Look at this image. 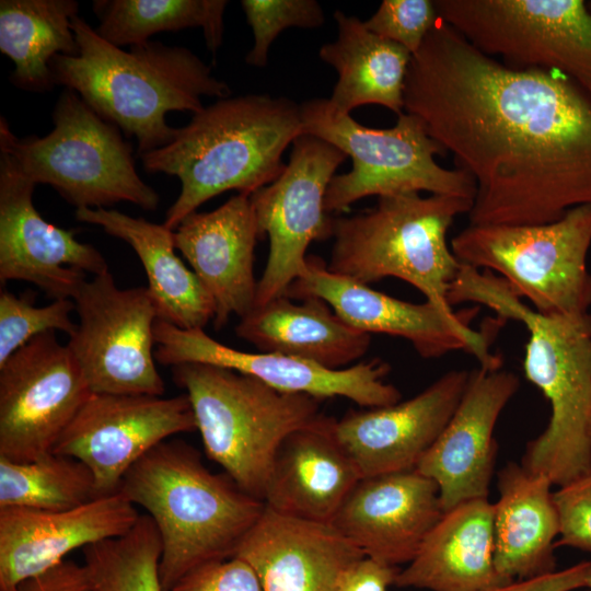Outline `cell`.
Masks as SVG:
<instances>
[{
    "label": "cell",
    "instance_id": "obj_1",
    "mask_svg": "<svg viewBox=\"0 0 591 591\" xmlns=\"http://www.w3.org/2000/svg\"><path fill=\"white\" fill-rule=\"evenodd\" d=\"M404 112L474 179L470 224H546L591 204V100L558 71L509 68L440 19L412 55Z\"/></svg>",
    "mask_w": 591,
    "mask_h": 591
},
{
    "label": "cell",
    "instance_id": "obj_2",
    "mask_svg": "<svg viewBox=\"0 0 591 591\" xmlns=\"http://www.w3.org/2000/svg\"><path fill=\"white\" fill-rule=\"evenodd\" d=\"M449 304L475 303L529 333L523 370L549 402L545 430L525 448L521 465L565 487L591 474V314L544 315L524 303L499 276L462 267Z\"/></svg>",
    "mask_w": 591,
    "mask_h": 591
},
{
    "label": "cell",
    "instance_id": "obj_3",
    "mask_svg": "<svg viewBox=\"0 0 591 591\" xmlns=\"http://www.w3.org/2000/svg\"><path fill=\"white\" fill-rule=\"evenodd\" d=\"M72 30L77 56L50 60L56 85L77 92L102 118L137 140L138 155L172 141L169 112L199 113L204 96L224 99L229 85L190 49L148 40L129 50L109 44L77 15Z\"/></svg>",
    "mask_w": 591,
    "mask_h": 591
},
{
    "label": "cell",
    "instance_id": "obj_4",
    "mask_svg": "<svg viewBox=\"0 0 591 591\" xmlns=\"http://www.w3.org/2000/svg\"><path fill=\"white\" fill-rule=\"evenodd\" d=\"M302 135L301 107L287 97L219 99L193 114L167 144L139 155L144 171L179 178L163 224L175 230L197 208L228 190L251 196L285 170L282 153Z\"/></svg>",
    "mask_w": 591,
    "mask_h": 591
},
{
    "label": "cell",
    "instance_id": "obj_5",
    "mask_svg": "<svg viewBox=\"0 0 591 591\" xmlns=\"http://www.w3.org/2000/svg\"><path fill=\"white\" fill-rule=\"evenodd\" d=\"M118 493L157 525L163 591L201 565L233 557L265 508L225 473H211L181 440L150 450L126 473Z\"/></svg>",
    "mask_w": 591,
    "mask_h": 591
},
{
    "label": "cell",
    "instance_id": "obj_6",
    "mask_svg": "<svg viewBox=\"0 0 591 591\" xmlns=\"http://www.w3.org/2000/svg\"><path fill=\"white\" fill-rule=\"evenodd\" d=\"M473 200L419 193L381 196L374 208L334 218L327 268L368 285L393 277L418 289L427 301L453 311L448 294L462 263L448 244L454 219Z\"/></svg>",
    "mask_w": 591,
    "mask_h": 591
},
{
    "label": "cell",
    "instance_id": "obj_7",
    "mask_svg": "<svg viewBox=\"0 0 591 591\" xmlns=\"http://www.w3.org/2000/svg\"><path fill=\"white\" fill-rule=\"evenodd\" d=\"M172 372L186 391L207 455L241 490L264 501L278 448L321 416V401L210 364L182 363Z\"/></svg>",
    "mask_w": 591,
    "mask_h": 591
},
{
    "label": "cell",
    "instance_id": "obj_8",
    "mask_svg": "<svg viewBox=\"0 0 591 591\" xmlns=\"http://www.w3.org/2000/svg\"><path fill=\"white\" fill-rule=\"evenodd\" d=\"M53 123L44 137L19 138L1 117L0 151L35 185H50L76 209L120 201L150 211L158 208L160 197L139 176L130 142L77 92L65 88Z\"/></svg>",
    "mask_w": 591,
    "mask_h": 591
},
{
    "label": "cell",
    "instance_id": "obj_9",
    "mask_svg": "<svg viewBox=\"0 0 591 591\" xmlns=\"http://www.w3.org/2000/svg\"><path fill=\"white\" fill-rule=\"evenodd\" d=\"M302 135L323 139L352 160L350 172L335 175L326 190V212L346 210L369 196L428 192L474 200L476 185L466 172L444 169L434 160L444 150L415 115L402 113L386 129L363 126L350 115L333 113L326 99L300 105Z\"/></svg>",
    "mask_w": 591,
    "mask_h": 591
},
{
    "label": "cell",
    "instance_id": "obj_10",
    "mask_svg": "<svg viewBox=\"0 0 591 591\" xmlns=\"http://www.w3.org/2000/svg\"><path fill=\"white\" fill-rule=\"evenodd\" d=\"M450 245L462 264L497 273L541 314L589 312L591 204L575 207L546 224H470Z\"/></svg>",
    "mask_w": 591,
    "mask_h": 591
},
{
    "label": "cell",
    "instance_id": "obj_11",
    "mask_svg": "<svg viewBox=\"0 0 591 591\" xmlns=\"http://www.w3.org/2000/svg\"><path fill=\"white\" fill-rule=\"evenodd\" d=\"M441 20L512 69L563 73L591 100V11L582 0H437Z\"/></svg>",
    "mask_w": 591,
    "mask_h": 591
},
{
    "label": "cell",
    "instance_id": "obj_12",
    "mask_svg": "<svg viewBox=\"0 0 591 591\" xmlns=\"http://www.w3.org/2000/svg\"><path fill=\"white\" fill-rule=\"evenodd\" d=\"M72 300L79 322L67 346L91 392L162 396L153 348L158 313L148 288L120 289L107 271L85 279Z\"/></svg>",
    "mask_w": 591,
    "mask_h": 591
},
{
    "label": "cell",
    "instance_id": "obj_13",
    "mask_svg": "<svg viewBox=\"0 0 591 591\" xmlns=\"http://www.w3.org/2000/svg\"><path fill=\"white\" fill-rule=\"evenodd\" d=\"M346 158L332 143L300 135L282 173L250 196L259 236L269 239L255 306L285 296L305 266L309 245L333 236L334 218L326 212L324 200L335 171Z\"/></svg>",
    "mask_w": 591,
    "mask_h": 591
},
{
    "label": "cell",
    "instance_id": "obj_14",
    "mask_svg": "<svg viewBox=\"0 0 591 591\" xmlns=\"http://www.w3.org/2000/svg\"><path fill=\"white\" fill-rule=\"evenodd\" d=\"M285 296L292 300L320 298L350 326L408 340L422 358H439L464 350L479 366L499 369L500 356L490 351L493 336L470 326L477 306L461 312L444 311L429 301L413 303L396 299L368 285L337 275L317 256H308L299 277Z\"/></svg>",
    "mask_w": 591,
    "mask_h": 591
},
{
    "label": "cell",
    "instance_id": "obj_15",
    "mask_svg": "<svg viewBox=\"0 0 591 591\" xmlns=\"http://www.w3.org/2000/svg\"><path fill=\"white\" fill-rule=\"evenodd\" d=\"M91 393L55 332L33 338L0 364V456L27 462L53 452Z\"/></svg>",
    "mask_w": 591,
    "mask_h": 591
},
{
    "label": "cell",
    "instance_id": "obj_16",
    "mask_svg": "<svg viewBox=\"0 0 591 591\" xmlns=\"http://www.w3.org/2000/svg\"><path fill=\"white\" fill-rule=\"evenodd\" d=\"M197 430L188 396L91 393L53 452L84 463L96 498L117 494L126 473L166 438Z\"/></svg>",
    "mask_w": 591,
    "mask_h": 591
},
{
    "label": "cell",
    "instance_id": "obj_17",
    "mask_svg": "<svg viewBox=\"0 0 591 591\" xmlns=\"http://www.w3.org/2000/svg\"><path fill=\"white\" fill-rule=\"evenodd\" d=\"M155 361L163 366L204 363L233 370L287 393L320 401L345 397L363 408L401 401V392L385 381L389 363L373 359L333 370L276 352H246L223 345L204 329H183L162 320L154 324Z\"/></svg>",
    "mask_w": 591,
    "mask_h": 591
},
{
    "label": "cell",
    "instance_id": "obj_18",
    "mask_svg": "<svg viewBox=\"0 0 591 591\" xmlns=\"http://www.w3.org/2000/svg\"><path fill=\"white\" fill-rule=\"evenodd\" d=\"M35 184L0 153V282L24 280L49 298L73 299L86 274H105L102 253L48 221L33 202Z\"/></svg>",
    "mask_w": 591,
    "mask_h": 591
},
{
    "label": "cell",
    "instance_id": "obj_19",
    "mask_svg": "<svg viewBox=\"0 0 591 591\" xmlns=\"http://www.w3.org/2000/svg\"><path fill=\"white\" fill-rule=\"evenodd\" d=\"M470 371L452 370L416 396L334 419L335 437L362 477L415 470L453 416Z\"/></svg>",
    "mask_w": 591,
    "mask_h": 591
},
{
    "label": "cell",
    "instance_id": "obj_20",
    "mask_svg": "<svg viewBox=\"0 0 591 591\" xmlns=\"http://www.w3.org/2000/svg\"><path fill=\"white\" fill-rule=\"evenodd\" d=\"M519 384L514 373L501 368L470 371L453 416L416 466L437 484L443 512L488 498L497 454L495 426Z\"/></svg>",
    "mask_w": 591,
    "mask_h": 591
},
{
    "label": "cell",
    "instance_id": "obj_21",
    "mask_svg": "<svg viewBox=\"0 0 591 591\" xmlns=\"http://www.w3.org/2000/svg\"><path fill=\"white\" fill-rule=\"evenodd\" d=\"M439 488L415 470L361 477L332 524L366 556L410 563L442 517Z\"/></svg>",
    "mask_w": 591,
    "mask_h": 591
},
{
    "label": "cell",
    "instance_id": "obj_22",
    "mask_svg": "<svg viewBox=\"0 0 591 591\" xmlns=\"http://www.w3.org/2000/svg\"><path fill=\"white\" fill-rule=\"evenodd\" d=\"M139 517L120 493L61 511L0 509V591H15L77 548L126 534Z\"/></svg>",
    "mask_w": 591,
    "mask_h": 591
},
{
    "label": "cell",
    "instance_id": "obj_23",
    "mask_svg": "<svg viewBox=\"0 0 591 591\" xmlns=\"http://www.w3.org/2000/svg\"><path fill=\"white\" fill-rule=\"evenodd\" d=\"M260 239L248 195L237 194L212 211L193 212L174 230L186 258L215 305L213 326L224 327L255 306L254 250Z\"/></svg>",
    "mask_w": 591,
    "mask_h": 591
},
{
    "label": "cell",
    "instance_id": "obj_24",
    "mask_svg": "<svg viewBox=\"0 0 591 591\" xmlns=\"http://www.w3.org/2000/svg\"><path fill=\"white\" fill-rule=\"evenodd\" d=\"M234 556L255 570L265 591H335L341 571L364 554L332 523L265 506Z\"/></svg>",
    "mask_w": 591,
    "mask_h": 591
},
{
    "label": "cell",
    "instance_id": "obj_25",
    "mask_svg": "<svg viewBox=\"0 0 591 591\" xmlns=\"http://www.w3.org/2000/svg\"><path fill=\"white\" fill-rule=\"evenodd\" d=\"M333 422L321 415L285 438L267 480L265 506L289 517L332 523L362 477L335 437Z\"/></svg>",
    "mask_w": 591,
    "mask_h": 591
},
{
    "label": "cell",
    "instance_id": "obj_26",
    "mask_svg": "<svg viewBox=\"0 0 591 591\" xmlns=\"http://www.w3.org/2000/svg\"><path fill=\"white\" fill-rule=\"evenodd\" d=\"M494 503L461 502L443 512L395 586L430 591H482L510 583L497 571Z\"/></svg>",
    "mask_w": 591,
    "mask_h": 591
},
{
    "label": "cell",
    "instance_id": "obj_27",
    "mask_svg": "<svg viewBox=\"0 0 591 591\" xmlns=\"http://www.w3.org/2000/svg\"><path fill=\"white\" fill-rule=\"evenodd\" d=\"M546 475L508 463L498 473L494 561L508 582L556 571L555 538L559 514Z\"/></svg>",
    "mask_w": 591,
    "mask_h": 591
},
{
    "label": "cell",
    "instance_id": "obj_28",
    "mask_svg": "<svg viewBox=\"0 0 591 591\" xmlns=\"http://www.w3.org/2000/svg\"><path fill=\"white\" fill-rule=\"evenodd\" d=\"M281 296L240 318L236 335L262 352H276L339 370L369 349L370 334L341 320L320 298L292 302Z\"/></svg>",
    "mask_w": 591,
    "mask_h": 591
},
{
    "label": "cell",
    "instance_id": "obj_29",
    "mask_svg": "<svg viewBox=\"0 0 591 591\" xmlns=\"http://www.w3.org/2000/svg\"><path fill=\"white\" fill-rule=\"evenodd\" d=\"M74 217L101 227L132 247L147 274V288L158 320L183 329H204L212 321V299L195 273L176 255L173 230L107 208L76 209Z\"/></svg>",
    "mask_w": 591,
    "mask_h": 591
},
{
    "label": "cell",
    "instance_id": "obj_30",
    "mask_svg": "<svg viewBox=\"0 0 591 591\" xmlns=\"http://www.w3.org/2000/svg\"><path fill=\"white\" fill-rule=\"evenodd\" d=\"M335 42L324 44L320 58L338 76L327 100L337 115H350L361 105L376 104L397 116L404 113V86L412 54L403 46L378 36L359 18L334 12Z\"/></svg>",
    "mask_w": 591,
    "mask_h": 591
},
{
    "label": "cell",
    "instance_id": "obj_31",
    "mask_svg": "<svg viewBox=\"0 0 591 591\" xmlns=\"http://www.w3.org/2000/svg\"><path fill=\"white\" fill-rule=\"evenodd\" d=\"M77 15L74 0L0 1V51L14 63L13 85L39 93L54 89L50 60L79 54L71 25Z\"/></svg>",
    "mask_w": 591,
    "mask_h": 591
},
{
    "label": "cell",
    "instance_id": "obj_32",
    "mask_svg": "<svg viewBox=\"0 0 591 591\" xmlns=\"http://www.w3.org/2000/svg\"><path fill=\"white\" fill-rule=\"evenodd\" d=\"M227 0H94L99 36L117 47L143 44L161 32L201 27L215 55L223 39Z\"/></svg>",
    "mask_w": 591,
    "mask_h": 591
},
{
    "label": "cell",
    "instance_id": "obj_33",
    "mask_svg": "<svg viewBox=\"0 0 591 591\" xmlns=\"http://www.w3.org/2000/svg\"><path fill=\"white\" fill-rule=\"evenodd\" d=\"M95 498L94 477L77 459L54 452L27 462L0 456V509L61 511Z\"/></svg>",
    "mask_w": 591,
    "mask_h": 591
},
{
    "label": "cell",
    "instance_id": "obj_34",
    "mask_svg": "<svg viewBox=\"0 0 591 591\" xmlns=\"http://www.w3.org/2000/svg\"><path fill=\"white\" fill-rule=\"evenodd\" d=\"M83 551L84 565L97 591H163L161 538L148 514H140L126 534Z\"/></svg>",
    "mask_w": 591,
    "mask_h": 591
},
{
    "label": "cell",
    "instance_id": "obj_35",
    "mask_svg": "<svg viewBox=\"0 0 591 591\" xmlns=\"http://www.w3.org/2000/svg\"><path fill=\"white\" fill-rule=\"evenodd\" d=\"M76 311L72 299H56L36 306L28 296H15L8 290L0 292V364L33 338L60 331L69 337L77 329L71 313Z\"/></svg>",
    "mask_w": 591,
    "mask_h": 591
},
{
    "label": "cell",
    "instance_id": "obj_36",
    "mask_svg": "<svg viewBox=\"0 0 591 591\" xmlns=\"http://www.w3.org/2000/svg\"><path fill=\"white\" fill-rule=\"evenodd\" d=\"M241 7L254 35L253 48L245 56L247 65H267L270 45L286 28H315L324 21V12L315 0H242Z\"/></svg>",
    "mask_w": 591,
    "mask_h": 591
},
{
    "label": "cell",
    "instance_id": "obj_37",
    "mask_svg": "<svg viewBox=\"0 0 591 591\" xmlns=\"http://www.w3.org/2000/svg\"><path fill=\"white\" fill-rule=\"evenodd\" d=\"M440 20L434 1L383 0L364 25L380 37L406 48L412 55Z\"/></svg>",
    "mask_w": 591,
    "mask_h": 591
},
{
    "label": "cell",
    "instance_id": "obj_38",
    "mask_svg": "<svg viewBox=\"0 0 591 591\" xmlns=\"http://www.w3.org/2000/svg\"><path fill=\"white\" fill-rule=\"evenodd\" d=\"M171 591H265L255 570L233 556L201 565L182 577Z\"/></svg>",
    "mask_w": 591,
    "mask_h": 591
},
{
    "label": "cell",
    "instance_id": "obj_39",
    "mask_svg": "<svg viewBox=\"0 0 591 591\" xmlns=\"http://www.w3.org/2000/svg\"><path fill=\"white\" fill-rule=\"evenodd\" d=\"M559 514V540L555 547L568 546L591 553V485L578 480L554 493Z\"/></svg>",
    "mask_w": 591,
    "mask_h": 591
},
{
    "label": "cell",
    "instance_id": "obj_40",
    "mask_svg": "<svg viewBox=\"0 0 591 591\" xmlns=\"http://www.w3.org/2000/svg\"><path fill=\"white\" fill-rule=\"evenodd\" d=\"M399 570L364 555L341 571L335 591H387L395 584Z\"/></svg>",
    "mask_w": 591,
    "mask_h": 591
},
{
    "label": "cell",
    "instance_id": "obj_41",
    "mask_svg": "<svg viewBox=\"0 0 591 591\" xmlns=\"http://www.w3.org/2000/svg\"><path fill=\"white\" fill-rule=\"evenodd\" d=\"M15 591H97L85 565L70 560L22 582Z\"/></svg>",
    "mask_w": 591,
    "mask_h": 591
},
{
    "label": "cell",
    "instance_id": "obj_42",
    "mask_svg": "<svg viewBox=\"0 0 591 591\" xmlns=\"http://www.w3.org/2000/svg\"><path fill=\"white\" fill-rule=\"evenodd\" d=\"M591 561H582L563 570L494 587L482 591H573L584 588Z\"/></svg>",
    "mask_w": 591,
    "mask_h": 591
},
{
    "label": "cell",
    "instance_id": "obj_43",
    "mask_svg": "<svg viewBox=\"0 0 591 591\" xmlns=\"http://www.w3.org/2000/svg\"><path fill=\"white\" fill-rule=\"evenodd\" d=\"M584 588L591 590V568H590L589 573H588V576H587Z\"/></svg>",
    "mask_w": 591,
    "mask_h": 591
},
{
    "label": "cell",
    "instance_id": "obj_44",
    "mask_svg": "<svg viewBox=\"0 0 591 591\" xmlns=\"http://www.w3.org/2000/svg\"><path fill=\"white\" fill-rule=\"evenodd\" d=\"M581 480H583V482L591 485V474L589 476H587L586 478L581 479Z\"/></svg>",
    "mask_w": 591,
    "mask_h": 591
},
{
    "label": "cell",
    "instance_id": "obj_45",
    "mask_svg": "<svg viewBox=\"0 0 591 591\" xmlns=\"http://www.w3.org/2000/svg\"><path fill=\"white\" fill-rule=\"evenodd\" d=\"M587 5H588L589 10L591 11V1H588Z\"/></svg>",
    "mask_w": 591,
    "mask_h": 591
},
{
    "label": "cell",
    "instance_id": "obj_46",
    "mask_svg": "<svg viewBox=\"0 0 591 591\" xmlns=\"http://www.w3.org/2000/svg\"><path fill=\"white\" fill-rule=\"evenodd\" d=\"M584 591H591V590H590V589H587V588H586V590H584Z\"/></svg>",
    "mask_w": 591,
    "mask_h": 591
}]
</instances>
